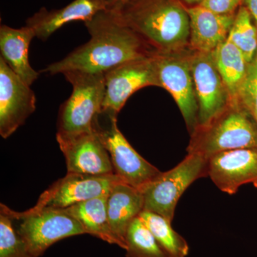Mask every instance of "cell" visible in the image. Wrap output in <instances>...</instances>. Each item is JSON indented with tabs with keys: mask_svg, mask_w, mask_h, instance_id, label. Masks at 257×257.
Returning <instances> with one entry per match:
<instances>
[{
	"mask_svg": "<svg viewBox=\"0 0 257 257\" xmlns=\"http://www.w3.org/2000/svg\"><path fill=\"white\" fill-rule=\"evenodd\" d=\"M90 40L42 71L51 75L67 71L104 74L131 61L157 53L113 9L99 12L84 23Z\"/></svg>",
	"mask_w": 257,
	"mask_h": 257,
	"instance_id": "1",
	"label": "cell"
},
{
	"mask_svg": "<svg viewBox=\"0 0 257 257\" xmlns=\"http://www.w3.org/2000/svg\"><path fill=\"white\" fill-rule=\"evenodd\" d=\"M109 9L155 52H177L189 46L190 21L179 0H128Z\"/></svg>",
	"mask_w": 257,
	"mask_h": 257,
	"instance_id": "2",
	"label": "cell"
},
{
	"mask_svg": "<svg viewBox=\"0 0 257 257\" xmlns=\"http://www.w3.org/2000/svg\"><path fill=\"white\" fill-rule=\"evenodd\" d=\"M187 154L209 158L220 152L256 148L257 124L239 101H231L222 112L191 135Z\"/></svg>",
	"mask_w": 257,
	"mask_h": 257,
	"instance_id": "3",
	"label": "cell"
},
{
	"mask_svg": "<svg viewBox=\"0 0 257 257\" xmlns=\"http://www.w3.org/2000/svg\"><path fill=\"white\" fill-rule=\"evenodd\" d=\"M0 210L13 221H19L17 231L35 257L41 256L47 248L60 240L87 234L80 223L64 209L33 207L19 212L1 204Z\"/></svg>",
	"mask_w": 257,
	"mask_h": 257,
	"instance_id": "4",
	"label": "cell"
},
{
	"mask_svg": "<svg viewBox=\"0 0 257 257\" xmlns=\"http://www.w3.org/2000/svg\"><path fill=\"white\" fill-rule=\"evenodd\" d=\"M62 74L72 84V92L60 106L57 133L74 135L94 131L105 92L104 74L67 71Z\"/></svg>",
	"mask_w": 257,
	"mask_h": 257,
	"instance_id": "5",
	"label": "cell"
},
{
	"mask_svg": "<svg viewBox=\"0 0 257 257\" xmlns=\"http://www.w3.org/2000/svg\"><path fill=\"white\" fill-rule=\"evenodd\" d=\"M208 159L187 154L172 170L161 172L140 189L144 197V211L155 213L172 222L179 199L198 179L208 177Z\"/></svg>",
	"mask_w": 257,
	"mask_h": 257,
	"instance_id": "6",
	"label": "cell"
},
{
	"mask_svg": "<svg viewBox=\"0 0 257 257\" xmlns=\"http://www.w3.org/2000/svg\"><path fill=\"white\" fill-rule=\"evenodd\" d=\"M192 50L159 53L153 56L159 87L167 90L179 108L191 135L199 124V106L190 66Z\"/></svg>",
	"mask_w": 257,
	"mask_h": 257,
	"instance_id": "7",
	"label": "cell"
},
{
	"mask_svg": "<svg viewBox=\"0 0 257 257\" xmlns=\"http://www.w3.org/2000/svg\"><path fill=\"white\" fill-rule=\"evenodd\" d=\"M107 117L109 126L101 127L97 120L94 128L109 152L114 174L124 183L140 190L162 172L131 146L118 128L116 118Z\"/></svg>",
	"mask_w": 257,
	"mask_h": 257,
	"instance_id": "8",
	"label": "cell"
},
{
	"mask_svg": "<svg viewBox=\"0 0 257 257\" xmlns=\"http://www.w3.org/2000/svg\"><path fill=\"white\" fill-rule=\"evenodd\" d=\"M153 56L121 64L104 74L105 92L101 114L117 117L134 93L149 86L159 87Z\"/></svg>",
	"mask_w": 257,
	"mask_h": 257,
	"instance_id": "9",
	"label": "cell"
},
{
	"mask_svg": "<svg viewBox=\"0 0 257 257\" xmlns=\"http://www.w3.org/2000/svg\"><path fill=\"white\" fill-rule=\"evenodd\" d=\"M190 66L199 106L198 126H204L222 112L232 101L216 68L212 52L192 50Z\"/></svg>",
	"mask_w": 257,
	"mask_h": 257,
	"instance_id": "10",
	"label": "cell"
},
{
	"mask_svg": "<svg viewBox=\"0 0 257 257\" xmlns=\"http://www.w3.org/2000/svg\"><path fill=\"white\" fill-rule=\"evenodd\" d=\"M120 182L122 181L115 174L92 175L67 172L65 177L42 193L34 207L64 209L109 194L115 184Z\"/></svg>",
	"mask_w": 257,
	"mask_h": 257,
	"instance_id": "11",
	"label": "cell"
},
{
	"mask_svg": "<svg viewBox=\"0 0 257 257\" xmlns=\"http://www.w3.org/2000/svg\"><path fill=\"white\" fill-rule=\"evenodd\" d=\"M56 139L65 157L67 172L92 175L114 174L109 152L95 128L74 135L57 133Z\"/></svg>",
	"mask_w": 257,
	"mask_h": 257,
	"instance_id": "12",
	"label": "cell"
},
{
	"mask_svg": "<svg viewBox=\"0 0 257 257\" xmlns=\"http://www.w3.org/2000/svg\"><path fill=\"white\" fill-rule=\"evenodd\" d=\"M31 86L22 80L0 57V135L11 136L36 109Z\"/></svg>",
	"mask_w": 257,
	"mask_h": 257,
	"instance_id": "13",
	"label": "cell"
},
{
	"mask_svg": "<svg viewBox=\"0 0 257 257\" xmlns=\"http://www.w3.org/2000/svg\"><path fill=\"white\" fill-rule=\"evenodd\" d=\"M208 177L221 192L232 195L241 186L257 187V147L220 152L208 158Z\"/></svg>",
	"mask_w": 257,
	"mask_h": 257,
	"instance_id": "14",
	"label": "cell"
},
{
	"mask_svg": "<svg viewBox=\"0 0 257 257\" xmlns=\"http://www.w3.org/2000/svg\"><path fill=\"white\" fill-rule=\"evenodd\" d=\"M107 9V0H74L60 9L41 8L27 20L26 26L33 30L35 37L45 41L64 25L72 22L85 23L99 12Z\"/></svg>",
	"mask_w": 257,
	"mask_h": 257,
	"instance_id": "15",
	"label": "cell"
},
{
	"mask_svg": "<svg viewBox=\"0 0 257 257\" xmlns=\"http://www.w3.org/2000/svg\"><path fill=\"white\" fill-rule=\"evenodd\" d=\"M186 8L190 21V50L212 52L227 40L236 14H216L201 5Z\"/></svg>",
	"mask_w": 257,
	"mask_h": 257,
	"instance_id": "16",
	"label": "cell"
},
{
	"mask_svg": "<svg viewBox=\"0 0 257 257\" xmlns=\"http://www.w3.org/2000/svg\"><path fill=\"white\" fill-rule=\"evenodd\" d=\"M144 204L141 191L124 182H118L109 192L106 202L108 219L123 249H126L125 238L128 226L143 212Z\"/></svg>",
	"mask_w": 257,
	"mask_h": 257,
	"instance_id": "17",
	"label": "cell"
},
{
	"mask_svg": "<svg viewBox=\"0 0 257 257\" xmlns=\"http://www.w3.org/2000/svg\"><path fill=\"white\" fill-rule=\"evenodd\" d=\"M34 37H36L35 32L28 26L13 28L3 25L0 27V57L30 86L40 75L29 61V47Z\"/></svg>",
	"mask_w": 257,
	"mask_h": 257,
	"instance_id": "18",
	"label": "cell"
},
{
	"mask_svg": "<svg viewBox=\"0 0 257 257\" xmlns=\"http://www.w3.org/2000/svg\"><path fill=\"white\" fill-rule=\"evenodd\" d=\"M108 196L109 194L94 198L64 209L80 223L87 234L121 247V243L113 233L108 219Z\"/></svg>",
	"mask_w": 257,
	"mask_h": 257,
	"instance_id": "19",
	"label": "cell"
},
{
	"mask_svg": "<svg viewBox=\"0 0 257 257\" xmlns=\"http://www.w3.org/2000/svg\"><path fill=\"white\" fill-rule=\"evenodd\" d=\"M212 55L231 101H238L240 89L247 74V62L241 51L228 40L212 52Z\"/></svg>",
	"mask_w": 257,
	"mask_h": 257,
	"instance_id": "20",
	"label": "cell"
},
{
	"mask_svg": "<svg viewBox=\"0 0 257 257\" xmlns=\"http://www.w3.org/2000/svg\"><path fill=\"white\" fill-rule=\"evenodd\" d=\"M140 218L171 256H187L189 251L188 243L183 236L173 229L170 221L159 214L147 211H143Z\"/></svg>",
	"mask_w": 257,
	"mask_h": 257,
	"instance_id": "21",
	"label": "cell"
},
{
	"mask_svg": "<svg viewBox=\"0 0 257 257\" xmlns=\"http://www.w3.org/2000/svg\"><path fill=\"white\" fill-rule=\"evenodd\" d=\"M125 241L126 257H172L162 247L140 216L128 226Z\"/></svg>",
	"mask_w": 257,
	"mask_h": 257,
	"instance_id": "22",
	"label": "cell"
},
{
	"mask_svg": "<svg viewBox=\"0 0 257 257\" xmlns=\"http://www.w3.org/2000/svg\"><path fill=\"white\" fill-rule=\"evenodd\" d=\"M227 40L241 51L248 64L252 62L257 53V29L243 5L236 12Z\"/></svg>",
	"mask_w": 257,
	"mask_h": 257,
	"instance_id": "23",
	"label": "cell"
},
{
	"mask_svg": "<svg viewBox=\"0 0 257 257\" xmlns=\"http://www.w3.org/2000/svg\"><path fill=\"white\" fill-rule=\"evenodd\" d=\"M0 257H35L29 251L13 219L0 210Z\"/></svg>",
	"mask_w": 257,
	"mask_h": 257,
	"instance_id": "24",
	"label": "cell"
},
{
	"mask_svg": "<svg viewBox=\"0 0 257 257\" xmlns=\"http://www.w3.org/2000/svg\"><path fill=\"white\" fill-rule=\"evenodd\" d=\"M238 101L251 115L257 124V53L248 64L247 74L240 89Z\"/></svg>",
	"mask_w": 257,
	"mask_h": 257,
	"instance_id": "25",
	"label": "cell"
},
{
	"mask_svg": "<svg viewBox=\"0 0 257 257\" xmlns=\"http://www.w3.org/2000/svg\"><path fill=\"white\" fill-rule=\"evenodd\" d=\"M243 3V0H204L199 5L216 14L229 15L236 14Z\"/></svg>",
	"mask_w": 257,
	"mask_h": 257,
	"instance_id": "26",
	"label": "cell"
},
{
	"mask_svg": "<svg viewBox=\"0 0 257 257\" xmlns=\"http://www.w3.org/2000/svg\"><path fill=\"white\" fill-rule=\"evenodd\" d=\"M243 5L249 12L257 29V0H243Z\"/></svg>",
	"mask_w": 257,
	"mask_h": 257,
	"instance_id": "27",
	"label": "cell"
},
{
	"mask_svg": "<svg viewBox=\"0 0 257 257\" xmlns=\"http://www.w3.org/2000/svg\"><path fill=\"white\" fill-rule=\"evenodd\" d=\"M185 6L189 5V7L196 6L200 5L204 0H179Z\"/></svg>",
	"mask_w": 257,
	"mask_h": 257,
	"instance_id": "28",
	"label": "cell"
},
{
	"mask_svg": "<svg viewBox=\"0 0 257 257\" xmlns=\"http://www.w3.org/2000/svg\"><path fill=\"white\" fill-rule=\"evenodd\" d=\"M108 3H109V8H113V7L116 6V5L124 3L125 2L128 1V0H107Z\"/></svg>",
	"mask_w": 257,
	"mask_h": 257,
	"instance_id": "29",
	"label": "cell"
}]
</instances>
